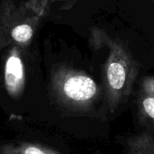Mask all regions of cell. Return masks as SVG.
I'll use <instances>...</instances> for the list:
<instances>
[{"mask_svg": "<svg viewBox=\"0 0 154 154\" xmlns=\"http://www.w3.org/2000/svg\"><path fill=\"white\" fill-rule=\"evenodd\" d=\"M89 42L95 49L105 46L108 49L104 80L107 107L113 113L130 97L139 72V65L125 44L118 39L111 38L103 30L92 29Z\"/></svg>", "mask_w": 154, "mask_h": 154, "instance_id": "cell-1", "label": "cell"}, {"mask_svg": "<svg viewBox=\"0 0 154 154\" xmlns=\"http://www.w3.org/2000/svg\"><path fill=\"white\" fill-rule=\"evenodd\" d=\"M44 18L26 1L15 4L13 0H3L0 4V50L14 45L27 50Z\"/></svg>", "mask_w": 154, "mask_h": 154, "instance_id": "cell-2", "label": "cell"}, {"mask_svg": "<svg viewBox=\"0 0 154 154\" xmlns=\"http://www.w3.org/2000/svg\"><path fill=\"white\" fill-rule=\"evenodd\" d=\"M51 87L62 102L79 110L89 109L100 94L98 85L88 74L67 66L53 72Z\"/></svg>", "mask_w": 154, "mask_h": 154, "instance_id": "cell-3", "label": "cell"}, {"mask_svg": "<svg viewBox=\"0 0 154 154\" xmlns=\"http://www.w3.org/2000/svg\"><path fill=\"white\" fill-rule=\"evenodd\" d=\"M24 50L18 46H10L4 64V82L6 92L14 98L19 97L25 85V66L23 59Z\"/></svg>", "mask_w": 154, "mask_h": 154, "instance_id": "cell-4", "label": "cell"}, {"mask_svg": "<svg viewBox=\"0 0 154 154\" xmlns=\"http://www.w3.org/2000/svg\"><path fill=\"white\" fill-rule=\"evenodd\" d=\"M137 103L140 117L154 123V76H146L142 79Z\"/></svg>", "mask_w": 154, "mask_h": 154, "instance_id": "cell-5", "label": "cell"}, {"mask_svg": "<svg viewBox=\"0 0 154 154\" xmlns=\"http://www.w3.org/2000/svg\"><path fill=\"white\" fill-rule=\"evenodd\" d=\"M125 154H154V136L144 132L127 140Z\"/></svg>", "mask_w": 154, "mask_h": 154, "instance_id": "cell-6", "label": "cell"}, {"mask_svg": "<svg viewBox=\"0 0 154 154\" xmlns=\"http://www.w3.org/2000/svg\"><path fill=\"white\" fill-rule=\"evenodd\" d=\"M0 154H60L59 152L32 143H22L20 145H5L0 149Z\"/></svg>", "mask_w": 154, "mask_h": 154, "instance_id": "cell-7", "label": "cell"}, {"mask_svg": "<svg viewBox=\"0 0 154 154\" xmlns=\"http://www.w3.org/2000/svg\"><path fill=\"white\" fill-rule=\"evenodd\" d=\"M26 2L42 14L46 16L50 12L51 5L56 3H71L72 0H27Z\"/></svg>", "mask_w": 154, "mask_h": 154, "instance_id": "cell-8", "label": "cell"}]
</instances>
